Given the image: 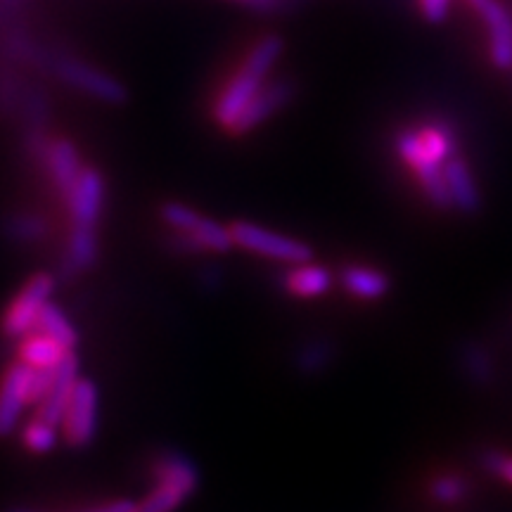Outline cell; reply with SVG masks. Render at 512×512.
Returning a JSON list of instances; mask_svg holds the SVG:
<instances>
[{
  "label": "cell",
  "instance_id": "1",
  "mask_svg": "<svg viewBox=\"0 0 512 512\" xmlns=\"http://www.w3.org/2000/svg\"><path fill=\"white\" fill-rule=\"evenodd\" d=\"M285 43L278 34L261 36L252 48L247 50L245 60L235 69L221 93L216 95L214 107H211V117L221 128L230 131L245 107L254 100V95L268 83V76L278 64L280 55H283Z\"/></svg>",
  "mask_w": 512,
  "mask_h": 512
},
{
  "label": "cell",
  "instance_id": "18",
  "mask_svg": "<svg viewBox=\"0 0 512 512\" xmlns=\"http://www.w3.org/2000/svg\"><path fill=\"white\" fill-rule=\"evenodd\" d=\"M285 287L299 299H316L330 292L332 275L323 266L299 264L285 275Z\"/></svg>",
  "mask_w": 512,
  "mask_h": 512
},
{
  "label": "cell",
  "instance_id": "24",
  "mask_svg": "<svg viewBox=\"0 0 512 512\" xmlns=\"http://www.w3.org/2000/svg\"><path fill=\"white\" fill-rule=\"evenodd\" d=\"M22 441L31 453L43 456V453H50L57 446V427L50 425V422H46V420L36 418V420H31L27 427H24Z\"/></svg>",
  "mask_w": 512,
  "mask_h": 512
},
{
  "label": "cell",
  "instance_id": "12",
  "mask_svg": "<svg viewBox=\"0 0 512 512\" xmlns=\"http://www.w3.org/2000/svg\"><path fill=\"white\" fill-rule=\"evenodd\" d=\"M294 88L290 81H268L259 93L254 95V100L245 107V112L240 114V119L235 121L233 128L228 133L233 136H245V133L254 131L264 124L266 119H271L275 112H280L287 102L292 100Z\"/></svg>",
  "mask_w": 512,
  "mask_h": 512
},
{
  "label": "cell",
  "instance_id": "8",
  "mask_svg": "<svg viewBox=\"0 0 512 512\" xmlns=\"http://www.w3.org/2000/svg\"><path fill=\"white\" fill-rule=\"evenodd\" d=\"M472 10L482 17L486 38H489V57L498 69L512 67V17L501 0H467Z\"/></svg>",
  "mask_w": 512,
  "mask_h": 512
},
{
  "label": "cell",
  "instance_id": "3",
  "mask_svg": "<svg viewBox=\"0 0 512 512\" xmlns=\"http://www.w3.org/2000/svg\"><path fill=\"white\" fill-rule=\"evenodd\" d=\"M235 245L245 249V252L266 256V259L280 261V264H309L313 259V249L302 240L287 238V235L273 233V230L256 226L249 221H238L230 226Z\"/></svg>",
  "mask_w": 512,
  "mask_h": 512
},
{
  "label": "cell",
  "instance_id": "30",
  "mask_svg": "<svg viewBox=\"0 0 512 512\" xmlns=\"http://www.w3.org/2000/svg\"><path fill=\"white\" fill-rule=\"evenodd\" d=\"M88 512H138V503L114 501V503H105V505H100V508H93Z\"/></svg>",
  "mask_w": 512,
  "mask_h": 512
},
{
  "label": "cell",
  "instance_id": "26",
  "mask_svg": "<svg viewBox=\"0 0 512 512\" xmlns=\"http://www.w3.org/2000/svg\"><path fill=\"white\" fill-rule=\"evenodd\" d=\"M467 482L460 475H441L432 482L430 494L437 503L444 505H456L460 501H465L467 496Z\"/></svg>",
  "mask_w": 512,
  "mask_h": 512
},
{
  "label": "cell",
  "instance_id": "15",
  "mask_svg": "<svg viewBox=\"0 0 512 512\" xmlns=\"http://www.w3.org/2000/svg\"><path fill=\"white\" fill-rule=\"evenodd\" d=\"M72 351H67L53 337L43 335V332H29L27 337L19 342L17 356L24 366L29 368H57Z\"/></svg>",
  "mask_w": 512,
  "mask_h": 512
},
{
  "label": "cell",
  "instance_id": "10",
  "mask_svg": "<svg viewBox=\"0 0 512 512\" xmlns=\"http://www.w3.org/2000/svg\"><path fill=\"white\" fill-rule=\"evenodd\" d=\"M69 219L76 228H98L102 204H105V181H102L100 171L93 166H86L81 171L79 181L74 190L67 195Z\"/></svg>",
  "mask_w": 512,
  "mask_h": 512
},
{
  "label": "cell",
  "instance_id": "14",
  "mask_svg": "<svg viewBox=\"0 0 512 512\" xmlns=\"http://www.w3.org/2000/svg\"><path fill=\"white\" fill-rule=\"evenodd\" d=\"M95 261H98V228L72 226L67 249H64L62 275L64 278H74V275L93 268Z\"/></svg>",
  "mask_w": 512,
  "mask_h": 512
},
{
  "label": "cell",
  "instance_id": "4",
  "mask_svg": "<svg viewBox=\"0 0 512 512\" xmlns=\"http://www.w3.org/2000/svg\"><path fill=\"white\" fill-rule=\"evenodd\" d=\"M55 290V278L50 273H36L27 280V285L15 294L3 318H0V332L8 339L27 337L36 328L38 313L50 302Z\"/></svg>",
  "mask_w": 512,
  "mask_h": 512
},
{
  "label": "cell",
  "instance_id": "23",
  "mask_svg": "<svg viewBox=\"0 0 512 512\" xmlns=\"http://www.w3.org/2000/svg\"><path fill=\"white\" fill-rule=\"evenodd\" d=\"M415 131H418V138H420L422 147H425L427 155H430L434 162L446 164L448 157H451V152H453V145H456L453 133L441 124H425V126L415 128Z\"/></svg>",
  "mask_w": 512,
  "mask_h": 512
},
{
  "label": "cell",
  "instance_id": "5",
  "mask_svg": "<svg viewBox=\"0 0 512 512\" xmlns=\"http://www.w3.org/2000/svg\"><path fill=\"white\" fill-rule=\"evenodd\" d=\"M396 150H399V157L408 164V169L413 171L415 178H418L422 190H425V195L430 197L432 204H437L441 209L451 207V195H448L444 178V164L434 162V159L427 155L415 128H408V131L399 133V138H396Z\"/></svg>",
  "mask_w": 512,
  "mask_h": 512
},
{
  "label": "cell",
  "instance_id": "21",
  "mask_svg": "<svg viewBox=\"0 0 512 512\" xmlns=\"http://www.w3.org/2000/svg\"><path fill=\"white\" fill-rule=\"evenodd\" d=\"M188 235L197 242V245H200L202 252L226 254L228 249L235 245L230 228L214 219H207V216H204V219L200 221V226H197L195 230H190Z\"/></svg>",
  "mask_w": 512,
  "mask_h": 512
},
{
  "label": "cell",
  "instance_id": "17",
  "mask_svg": "<svg viewBox=\"0 0 512 512\" xmlns=\"http://www.w3.org/2000/svg\"><path fill=\"white\" fill-rule=\"evenodd\" d=\"M342 285L351 297L375 302L389 292V278L382 271L366 266H349L342 273Z\"/></svg>",
  "mask_w": 512,
  "mask_h": 512
},
{
  "label": "cell",
  "instance_id": "13",
  "mask_svg": "<svg viewBox=\"0 0 512 512\" xmlns=\"http://www.w3.org/2000/svg\"><path fill=\"white\" fill-rule=\"evenodd\" d=\"M79 382V358L72 351L64 361L57 366V375H55V384L50 389V394L38 403V413L36 418L50 422V425H62L64 413H67L69 401H72L74 387Z\"/></svg>",
  "mask_w": 512,
  "mask_h": 512
},
{
  "label": "cell",
  "instance_id": "20",
  "mask_svg": "<svg viewBox=\"0 0 512 512\" xmlns=\"http://www.w3.org/2000/svg\"><path fill=\"white\" fill-rule=\"evenodd\" d=\"M335 358V347L328 339H309L294 354V366L302 375H320Z\"/></svg>",
  "mask_w": 512,
  "mask_h": 512
},
{
  "label": "cell",
  "instance_id": "19",
  "mask_svg": "<svg viewBox=\"0 0 512 512\" xmlns=\"http://www.w3.org/2000/svg\"><path fill=\"white\" fill-rule=\"evenodd\" d=\"M36 328L38 332H43V335L53 337L55 342H60L67 351H74L76 344H79V335H76V330L72 328V323H69V318L64 316L60 306L50 302L43 306L41 313H38Z\"/></svg>",
  "mask_w": 512,
  "mask_h": 512
},
{
  "label": "cell",
  "instance_id": "32",
  "mask_svg": "<svg viewBox=\"0 0 512 512\" xmlns=\"http://www.w3.org/2000/svg\"><path fill=\"white\" fill-rule=\"evenodd\" d=\"M8 512H36V510H29V508H10Z\"/></svg>",
  "mask_w": 512,
  "mask_h": 512
},
{
  "label": "cell",
  "instance_id": "25",
  "mask_svg": "<svg viewBox=\"0 0 512 512\" xmlns=\"http://www.w3.org/2000/svg\"><path fill=\"white\" fill-rule=\"evenodd\" d=\"M159 216H162V221L169 226L171 230H178V233H190V230H195L200 226V221L204 216L200 211H195L188 204H181V202H166L162 204V209H159Z\"/></svg>",
  "mask_w": 512,
  "mask_h": 512
},
{
  "label": "cell",
  "instance_id": "33",
  "mask_svg": "<svg viewBox=\"0 0 512 512\" xmlns=\"http://www.w3.org/2000/svg\"><path fill=\"white\" fill-rule=\"evenodd\" d=\"M238 3H245V5H249V8H252V5H254V0H238Z\"/></svg>",
  "mask_w": 512,
  "mask_h": 512
},
{
  "label": "cell",
  "instance_id": "29",
  "mask_svg": "<svg viewBox=\"0 0 512 512\" xmlns=\"http://www.w3.org/2000/svg\"><path fill=\"white\" fill-rule=\"evenodd\" d=\"M418 5L430 22H444L448 10H451V0H418Z\"/></svg>",
  "mask_w": 512,
  "mask_h": 512
},
{
  "label": "cell",
  "instance_id": "31",
  "mask_svg": "<svg viewBox=\"0 0 512 512\" xmlns=\"http://www.w3.org/2000/svg\"><path fill=\"white\" fill-rule=\"evenodd\" d=\"M202 283L211 287L221 285V273L216 268H207V271H202Z\"/></svg>",
  "mask_w": 512,
  "mask_h": 512
},
{
  "label": "cell",
  "instance_id": "16",
  "mask_svg": "<svg viewBox=\"0 0 512 512\" xmlns=\"http://www.w3.org/2000/svg\"><path fill=\"white\" fill-rule=\"evenodd\" d=\"M444 178L453 207L465 211V214H472V211L479 209V190L475 178H472L470 166L463 159H448L444 164Z\"/></svg>",
  "mask_w": 512,
  "mask_h": 512
},
{
  "label": "cell",
  "instance_id": "11",
  "mask_svg": "<svg viewBox=\"0 0 512 512\" xmlns=\"http://www.w3.org/2000/svg\"><path fill=\"white\" fill-rule=\"evenodd\" d=\"M41 159L43 164H46L50 181H53L55 188L60 190V195L67 200V195L74 190L76 181H79L81 171L86 169V166L81 164L76 145L67 138L46 140L41 150Z\"/></svg>",
  "mask_w": 512,
  "mask_h": 512
},
{
  "label": "cell",
  "instance_id": "2",
  "mask_svg": "<svg viewBox=\"0 0 512 512\" xmlns=\"http://www.w3.org/2000/svg\"><path fill=\"white\" fill-rule=\"evenodd\" d=\"M152 477L157 486L138 503V512H174L195 494L200 470L178 451H162L152 460Z\"/></svg>",
  "mask_w": 512,
  "mask_h": 512
},
{
  "label": "cell",
  "instance_id": "9",
  "mask_svg": "<svg viewBox=\"0 0 512 512\" xmlns=\"http://www.w3.org/2000/svg\"><path fill=\"white\" fill-rule=\"evenodd\" d=\"M31 375H34V368L17 361L0 377V439L10 437L17 430L22 411L31 406Z\"/></svg>",
  "mask_w": 512,
  "mask_h": 512
},
{
  "label": "cell",
  "instance_id": "22",
  "mask_svg": "<svg viewBox=\"0 0 512 512\" xmlns=\"http://www.w3.org/2000/svg\"><path fill=\"white\" fill-rule=\"evenodd\" d=\"M3 233L8 235V240L19 242V245H34V242L46 238L48 223L36 214H15L5 219Z\"/></svg>",
  "mask_w": 512,
  "mask_h": 512
},
{
  "label": "cell",
  "instance_id": "6",
  "mask_svg": "<svg viewBox=\"0 0 512 512\" xmlns=\"http://www.w3.org/2000/svg\"><path fill=\"white\" fill-rule=\"evenodd\" d=\"M62 430L67 444L74 448L88 446L95 439V432H98V387L88 377H79V382H76L72 401L64 413Z\"/></svg>",
  "mask_w": 512,
  "mask_h": 512
},
{
  "label": "cell",
  "instance_id": "7",
  "mask_svg": "<svg viewBox=\"0 0 512 512\" xmlns=\"http://www.w3.org/2000/svg\"><path fill=\"white\" fill-rule=\"evenodd\" d=\"M55 74L69 88H76V91L91 95V98H98L102 102H110V105H119V102L126 100V88L114 76L81 60L62 57V60L55 62Z\"/></svg>",
  "mask_w": 512,
  "mask_h": 512
},
{
  "label": "cell",
  "instance_id": "27",
  "mask_svg": "<svg viewBox=\"0 0 512 512\" xmlns=\"http://www.w3.org/2000/svg\"><path fill=\"white\" fill-rule=\"evenodd\" d=\"M55 375H57V368L34 370V375H31V389H29L31 406H38V403H41L50 394V389H53V384H55Z\"/></svg>",
  "mask_w": 512,
  "mask_h": 512
},
{
  "label": "cell",
  "instance_id": "28",
  "mask_svg": "<svg viewBox=\"0 0 512 512\" xmlns=\"http://www.w3.org/2000/svg\"><path fill=\"white\" fill-rule=\"evenodd\" d=\"M484 467L489 472H494L496 477H501L505 484L512 486V456H505V453H486Z\"/></svg>",
  "mask_w": 512,
  "mask_h": 512
}]
</instances>
